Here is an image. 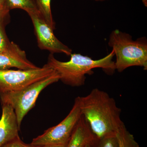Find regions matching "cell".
I'll list each match as a JSON object with an SVG mask.
<instances>
[{
    "instance_id": "cell-1",
    "label": "cell",
    "mask_w": 147,
    "mask_h": 147,
    "mask_svg": "<svg viewBox=\"0 0 147 147\" xmlns=\"http://www.w3.org/2000/svg\"><path fill=\"white\" fill-rule=\"evenodd\" d=\"M78 98L82 116L96 139L115 135L124 126L121 109L108 93L96 88Z\"/></svg>"
},
{
    "instance_id": "cell-2",
    "label": "cell",
    "mask_w": 147,
    "mask_h": 147,
    "mask_svg": "<svg viewBox=\"0 0 147 147\" xmlns=\"http://www.w3.org/2000/svg\"><path fill=\"white\" fill-rule=\"evenodd\" d=\"M68 61L58 60L53 54H50L47 65L57 72L60 80L63 83L72 87L84 86L87 74L92 75L93 69L100 68L108 75H113L116 71L115 62L113 61L115 53L112 52L104 57L93 60L88 56L80 54H71Z\"/></svg>"
},
{
    "instance_id": "cell-3",
    "label": "cell",
    "mask_w": 147,
    "mask_h": 147,
    "mask_svg": "<svg viewBox=\"0 0 147 147\" xmlns=\"http://www.w3.org/2000/svg\"><path fill=\"white\" fill-rule=\"evenodd\" d=\"M116 56V69L121 72L132 66L147 69V40L146 37L134 40L131 35L116 29L111 32L108 42Z\"/></svg>"
},
{
    "instance_id": "cell-4",
    "label": "cell",
    "mask_w": 147,
    "mask_h": 147,
    "mask_svg": "<svg viewBox=\"0 0 147 147\" xmlns=\"http://www.w3.org/2000/svg\"><path fill=\"white\" fill-rule=\"evenodd\" d=\"M59 80V75L55 71L50 76L33 83L22 89L0 92L2 104H8L14 110L20 129L23 119L29 111L34 107L41 92L49 85Z\"/></svg>"
},
{
    "instance_id": "cell-5",
    "label": "cell",
    "mask_w": 147,
    "mask_h": 147,
    "mask_svg": "<svg viewBox=\"0 0 147 147\" xmlns=\"http://www.w3.org/2000/svg\"><path fill=\"white\" fill-rule=\"evenodd\" d=\"M82 116L78 96L65 118L57 125L48 129L43 134L33 139L31 144L38 146L67 144Z\"/></svg>"
},
{
    "instance_id": "cell-6",
    "label": "cell",
    "mask_w": 147,
    "mask_h": 147,
    "mask_svg": "<svg viewBox=\"0 0 147 147\" xmlns=\"http://www.w3.org/2000/svg\"><path fill=\"white\" fill-rule=\"evenodd\" d=\"M55 71L47 64L41 68L33 69H0V92L22 89L50 76Z\"/></svg>"
},
{
    "instance_id": "cell-7",
    "label": "cell",
    "mask_w": 147,
    "mask_h": 147,
    "mask_svg": "<svg viewBox=\"0 0 147 147\" xmlns=\"http://www.w3.org/2000/svg\"><path fill=\"white\" fill-rule=\"evenodd\" d=\"M34 27L38 47L51 53H63L71 55L72 50L56 37L53 29L46 23L38 10L28 12Z\"/></svg>"
},
{
    "instance_id": "cell-8",
    "label": "cell",
    "mask_w": 147,
    "mask_h": 147,
    "mask_svg": "<svg viewBox=\"0 0 147 147\" xmlns=\"http://www.w3.org/2000/svg\"><path fill=\"white\" fill-rule=\"evenodd\" d=\"M2 114L0 119V147L18 137V127L16 114L8 104H2Z\"/></svg>"
},
{
    "instance_id": "cell-9",
    "label": "cell",
    "mask_w": 147,
    "mask_h": 147,
    "mask_svg": "<svg viewBox=\"0 0 147 147\" xmlns=\"http://www.w3.org/2000/svg\"><path fill=\"white\" fill-rule=\"evenodd\" d=\"M11 67L30 69L38 67L28 59L25 51L21 49L16 52L0 53V69Z\"/></svg>"
},
{
    "instance_id": "cell-10",
    "label": "cell",
    "mask_w": 147,
    "mask_h": 147,
    "mask_svg": "<svg viewBox=\"0 0 147 147\" xmlns=\"http://www.w3.org/2000/svg\"><path fill=\"white\" fill-rule=\"evenodd\" d=\"M95 138L88 123L82 116L74 129L66 147H85Z\"/></svg>"
},
{
    "instance_id": "cell-11",
    "label": "cell",
    "mask_w": 147,
    "mask_h": 147,
    "mask_svg": "<svg viewBox=\"0 0 147 147\" xmlns=\"http://www.w3.org/2000/svg\"><path fill=\"white\" fill-rule=\"evenodd\" d=\"M9 13L0 14V53L16 52L21 50L18 45L9 41L6 34L5 27Z\"/></svg>"
},
{
    "instance_id": "cell-12",
    "label": "cell",
    "mask_w": 147,
    "mask_h": 147,
    "mask_svg": "<svg viewBox=\"0 0 147 147\" xmlns=\"http://www.w3.org/2000/svg\"><path fill=\"white\" fill-rule=\"evenodd\" d=\"M37 9L43 19L51 28L55 30V23L52 16L51 0H34Z\"/></svg>"
},
{
    "instance_id": "cell-13",
    "label": "cell",
    "mask_w": 147,
    "mask_h": 147,
    "mask_svg": "<svg viewBox=\"0 0 147 147\" xmlns=\"http://www.w3.org/2000/svg\"><path fill=\"white\" fill-rule=\"evenodd\" d=\"M6 8L10 11L14 9H21L28 13L38 10L34 0H5Z\"/></svg>"
},
{
    "instance_id": "cell-14",
    "label": "cell",
    "mask_w": 147,
    "mask_h": 147,
    "mask_svg": "<svg viewBox=\"0 0 147 147\" xmlns=\"http://www.w3.org/2000/svg\"><path fill=\"white\" fill-rule=\"evenodd\" d=\"M119 147H139L134 136L127 129L125 125L116 134Z\"/></svg>"
},
{
    "instance_id": "cell-15",
    "label": "cell",
    "mask_w": 147,
    "mask_h": 147,
    "mask_svg": "<svg viewBox=\"0 0 147 147\" xmlns=\"http://www.w3.org/2000/svg\"><path fill=\"white\" fill-rule=\"evenodd\" d=\"M91 147H119L116 134L110 135L93 140L90 144Z\"/></svg>"
},
{
    "instance_id": "cell-16",
    "label": "cell",
    "mask_w": 147,
    "mask_h": 147,
    "mask_svg": "<svg viewBox=\"0 0 147 147\" xmlns=\"http://www.w3.org/2000/svg\"><path fill=\"white\" fill-rule=\"evenodd\" d=\"M34 146L32 144H27L24 143L20 139L19 136L9 141L0 147H40Z\"/></svg>"
},
{
    "instance_id": "cell-17",
    "label": "cell",
    "mask_w": 147,
    "mask_h": 147,
    "mask_svg": "<svg viewBox=\"0 0 147 147\" xmlns=\"http://www.w3.org/2000/svg\"><path fill=\"white\" fill-rule=\"evenodd\" d=\"M5 12H9V11L6 8L5 0H0V14Z\"/></svg>"
},
{
    "instance_id": "cell-18",
    "label": "cell",
    "mask_w": 147,
    "mask_h": 147,
    "mask_svg": "<svg viewBox=\"0 0 147 147\" xmlns=\"http://www.w3.org/2000/svg\"><path fill=\"white\" fill-rule=\"evenodd\" d=\"M67 145H50L42 146L40 147H66Z\"/></svg>"
},
{
    "instance_id": "cell-19",
    "label": "cell",
    "mask_w": 147,
    "mask_h": 147,
    "mask_svg": "<svg viewBox=\"0 0 147 147\" xmlns=\"http://www.w3.org/2000/svg\"><path fill=\"white\" fill-rule=\"evenodd\" d=\"M143 2H144V4L145 6H146L147 0H144V1H143Z\"/></svg>"
},
{
    "instance_id": "cell-20",
    "label": "cell",
    "mask_w": 147,
    "mask_h": 147,
    "mask_svg": "<svg viewBox=\"0 0 147 147\" xmlns=\"http://www.w3.org/2000/svg\"><path fill=\"white\" fill-rule=\"evenodd\" d=\"M95 1H108V0H92Z\"/></svg>"
},
{
    "instance_id": "cell-21",
    "label": "cell",
    "mask_w": 147,
    "mask_h": 147,
    "mask_svg": "<svg viewBox=\"0 0 147 147\" xmlns=\"http://www.w3.org/2000/svg\"><path fill=\"white\" fill-rule=\"evenodd\" d=\"M90 144H88L86 146H85V147H91Z\"/></svg>"
}]
</instances>
